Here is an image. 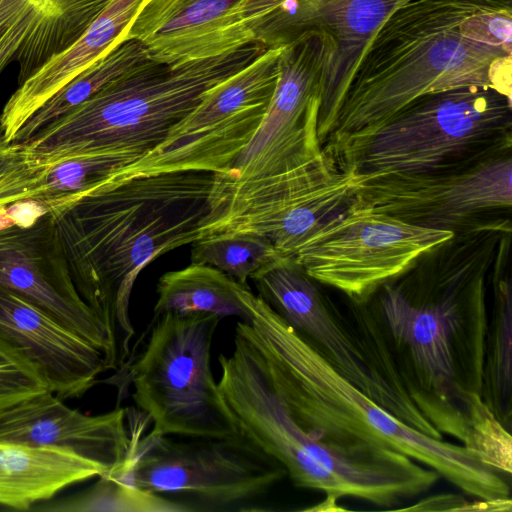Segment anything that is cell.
Returning a JSON list of instances; mask_svg holds the SVG:
<instances>
[{"mask_svg": "<svg viewBox=\"0 0 512 512\" xmlns=\"http://www.w3.org/2000/svg\"><path fill=\"white\" fill-rule=\"evenodd\" d=\"M415 406L485 463L502 467L512 437L480 396L488 314L481 270L382 285L367 302Z\"/></svg>", "mask_w": 512, "mask_h": 512, "instance_id": "cell-1", "label": "cell"}, {"mask_svg": "<svg viewBox=\"0 0 512 512\" xmlns=\"http://www.w3.org/2000/svg\"><path fill=\"white\" fill-rule=\"evenodd\" d=\"M250 322L235 325L232 351L278 408L312 438L340 446L393 449L433 469L466 494L511 500V475L463 445L402 423L337 373L249 287L239 286Z\"/></svg>", "mask_w": 512, "mask_h": 512, "instance_id": "cell-2", "label": "cell"}, {"mask_svg": "<svg viewBox=\"0 0 512 512\" xmlns=\"http://www.w3.org/2000/svg\"><path fill=\"white\" fill-rule=\"evenodd\" d=\"M214 174L137 177L51 214L82 299L106 326L123 368L135 335L134 283L150 262L200 238Z\"/></svg>", "mask_w": 512, "mask_h": 512, "instance_id": "cell-3", "label": "cell"}, {"mask_svg": "<svg viewBox=\"0 0 512 512\" xmlns=\"http://www.w3.org/2000/svg\"><path fill=\"white\" fill-rule=\"evenodd\" d=\"M512 0H411L366 47L323 148L368 133L417 97L465 86L511 97L512 53L466 38L460 24Z\"/></svg>", "mask_w": 512, "mask_h": 512, "instance_id": "cell-4", "label": "cell"}, {"mask_svg": "<svg viewBox=\"0 0 512 512\" xmlns=\"http://www.w3.org/2000/svg\"><path fill=\"white\" fill-rule=\"evenodd\" d=\"M217 384L235 435L283 466L296 487L325 493L324 504L335 506L349 496L392 508L428 491L440 478L393 449L312 438L239 367L223 372Z\"/></svg>", "mask_w": 512, "mask_h": 512, "instance_id": "cell-5", "label": "cell"}, {"mask_svg": "<svg viewBox=\"0 0 512 512\" xmlns=\"http://www.w3.org/2000/svg\"><path fill=\"white\" fill-rule=\"evenodd\" d=\"M511 97L485 86L430 92L374 130L324 148L366 176L457 171L510 152Z\"/></svg>", "mask_w": 512, "mask_h": 512, "instance_id": "cell-6", "label": "cell"}, {"mask_svg": "<svg viewBox=\"0 0 512 512\" xmlns=\"http://www.w3.org/2000/svg\"><path fill=\"white\" fill-rule=\"evenodd\" d=\"M266 50L249 43L222 55L178 66L154 61L101 89L22 142L39 153L102 148L148 152L205 93Z\"/></svg>", "mask_w": 512, "mask_h": 512, "instance_id": "cell-7", "label": "cell"}, {"mask_svg": "<svg viewBox=\"0 0 512 512\" xmlns=\"http://www.w3.org/2000/svg\"><path fill=\"white\" fill-rule=\"evenodd\" d=\"M258 295L329 365L409 427L442 440L409 397L368 305L349 301L342 314L293 257H281L251 278Z\"/></svg>", "mask_w": 512, "mask_h": 512, "instance_id": "cell-8", "label": "cell"}, {"mask_svg": "<svg viewBox=\"0 0 512 512\" xmlns=\"http://www.w3.org/2000/svg\"><path fill=\"white\" fill-rule=\"evenodd\" d=\"M130 446L108 476L158 494L185 498L194 511H252L286 476L277 461L237 436L188 438L143 431L149 419L128 414Z\"/></svg>", "mask_w": 512, "mask_h": 512, "instance_id": "cell-9", "label": "cell"}, {"mask_svg": "<svg viewBox=\"0 0 512 512\" xmlns=\"http://www.w3.org/2000/svg\"><path fill=\"white\" fill-rule=\"evenodd\" d=\"M221 319L212 313L166 312L153 318L131 366L132 397L153 435L182 438L236 436L211 367Z\"/></svg>", "mask_w": 512, "mask_h": 512, "instance_id": "cell-10", "label": "cell"}, {"mask_svg": "<svg viewBox=\"0 0 512 512\" xmlns=\"http://www.w3.org/2000/svg\"><path fill=\"white\" fill-rule=\"evenodd\" d=\"M330 47L311 35L283 47L279 77L267 112L229 169L214 175L210 193L253 183L288 181L335 168L317 125Z\"/></svg>", "mask_w": 512, "mask_h": 512, "instance_id": "cell-11", "label": "cell"}, {"mask_svg": "<svg viewBox=\"0 0 512 512\" xmlns=\"http://www.w3.org/2000/svg\"><path fill=\"white\" fill-rule=\"evenodd\" d=\"M281 49H266L210 88L162 142L114 172L101 189L164 173L224 174L251 141L267 112L279 77Z\"/></svg>", "mask_w": 512, "mask_h": 512, "instance_id": "cell-12", "label": "cell"}, {"mask_svg": "<svg viewBox=\"0 0 512 512\" xmlns=\"http://www.w3.org/2000/svg\"><path fill=\"white\" fill-rule=\"evenodd\" d=\"M454 237L452 231L407 223L351 198L310 233L293 258L317 283L365 304L382 285Z\"/></svg>", "mask_w": 512, "mask_h": 512, "instance_id": "cell-13", "label": "cell"}, {"mask_svg": "<svg viewBox=\"0 0 512 512\" xmlns=\"http://www.w3.org/2000/svg\"><path fill=\"white\" fill-rule=\"evenodd\" d=\"M411 0H246L243 17L255 42L283 48L321 35L331 48L317 133L329 137L355 69L383 23Z\"/></svg>", "mask_w": 512, "mask_h": 512, "instance_id": "cell-14", "label": "cell"}, {"mask_svg": "<svg viewBox=\"0 0 512 512\" xmlns=\"http://www.w3.org/2000/svg\"><path fill=\"white\" fill-rule=\"evenodd\" d=\"M355 175L352 199L359 205L455 236L467 228L489 229L481 220L512 206L510 153L457 171Z\"/></svg>", "mask_w": 512, "mask_h": 512, "instance_id": "cell-15", "label": "cell"}, {"mask_svg": "<svg viewBox=\"0 0 512 512\" xmlns=\"http://www.w3.org/2000/svg\"><path fill=\"white\" fill-rule=\"evenodd\" d=\"M0 285L24 296L100 349L119 369L109 332L73 282L54 217L0 231Z\"/></svg>", "mask_w": 512, "mask_h": 512, "instance_id": "cell-16", "label": "cell"}, {"mask_svg": "<svg viewBox=\"0 0 512 512\" xmlns=\"http://www.w3.org/2000/svg\"><path fill=\"white\" fill-rule=\"evenodd\" d=\"M246 0H148L126 40L169 66L216 57L255 42L243 18Z\"/></svg>", "mask_w": 512, "mask_h": 512, "instance_id": "cell-17", "label": "cell"}, {"mask_svg": "<svg viewBox=\"0 0 512 512\" xmlns=\"http://www.w3.org/2000/svg\"><path fill=\"white\" fill-rule=\"evenodd\" d=\"M0 335L37 366L62 400L83 396L109 371L105 354L95 345L1 285Z\"/></svg>", "mask_w": 512, "mask_h": 512, "instance_id": "cell-18", "label": "cell"}, {"mask_svg": "<svg viewBox=\"0 0 512 512\" xmlns=\"http://www.w3.org/2000/svg\"><path fill=\"white\" fill-rule=\"evenodd\" d=\"M127 408L90 415L46 391L0 408V441L68 448L110 470L130 446Z\"/></svg>", "mask_w": 512, "mask_h": 512, "instance_id": "cell-19", "label": "cell"}, {"mask_svg": "<svg viewBox=\"0 0 512 512\" xmlns=\"http://www.w3.org/2000/svg\"><path fill=\"white\" fill-rule=\"evenodd\" d=\"M354 171L267 198L246 203L211 220L201 238L225 234H256L268 238L284 256L294 257L310 233L352 198Z\"/></svg>", "mask_w": 512, "mask_h": 512, "instance_id": "cell-20", "label": "cell"}, {"mask_svg": "<svg viewBox=\"0 0 512 512\" xmlns=\"http://www.w3.org/2000/svg\"><path fill=\"white\" fill-rule=\"evenodd\" d=\"M147 1L110 0L76 41L17 86L0 113L9 143H14L19 130L46 101L126 41L130 25Z\"/></svg>", "mask_w": 512, "mask_h": 512, "instance_id": "cell-21", "label": "cell"}, {"mask_svg": "<svg viewBox=\"0 0 512 512\" xmlns=\"http://www.w3.org/2000/svg\"><path fill=\"white\" fill-rule=\"evenodd\" d=\"M110 0H0V76L13 62L17 86L76 41Z\"/></svg>", "mask_w": 512, "mask_h": 512, "instance_id": "cell-22", "label": "cell"}, {"mask_svg": "<svg viewBox=\"0 0 512 512\" xmlns=\"http://www.w3.org/2000/svg\"><path fill=\"white\" fill-rule=\"evenodd\" d=\"M109 471L68 448L0 441V506L28 511L71 485Z\"/></svg>", "mask_w": 512, "mask_h": 512, "instance_id": "cell-23", "label": "cell"}, {"mask_svg": "<svg viewBox=\"0 0 512 512\" xmlns=\"http://www.w3.org/2000/svg\"><path fill=\"white\" fill-rule=\"evenodd\" d=\"M511 233L500 243L493 280V304L487 322L480 396L498 422L512 429V281L504 269Z\"/></svg>", "mask_w": 512, "mask_h": 512, "instance_id": "cell-24", "label": "cell"}, {"mask_svg": "<svg viewBox=\"0 0 512 512\" xmlns=\"http://www.w3.org/2000/svg\"><path fill=\"white\" fill-rule=\"evenodd\" d=\"M240 284L224 272L206 264L190 263L168 271L157 282L153 318L166 313H212L220 319L235 316L250 322L251 313L240 300Z\"/></svg>", "mask_w": 512, "mask_h": 512, "instance_id": "cell-25", "label": "cell"}, {"mask_svg": "<svg viewBox=\"0 0 512 512\" xmlns=\"http://www.w3.org/2000/svg\"><path fill=\"white\" fill-rule=\"evenodd\" d=\"M152 60L144 46L126 40L100 58L46 101L23 125L14 140L22 143L109 84L137 71Z\"/></svg>", "mask_w": 512, "mask_h": 512, "instance_id": "cell-26", "label": "cell"}, {"mask_svg": "<svg viewBox=\"0 0 512 512\" xmlns=\"http://www.w3.org/2000/svg\"><path fill=\"white\" fill-rule=\"evenodd\" d=\"M44 512H193L182 500L139 488L104 474L88 489L34 505Z\"/></svg>", "mask_w": 512, "mask_h": 512, "instance_id": "cell-27", "label": "cell"}, {"mask_svg": "<svg viewBox=\"0 0 512 512\" xmlns=\"http://www.w3.org/2000/svg\"><path fill=\"white\" fill-rule=\"evenodd\" d=\"M272 242L256 234H225L200 238L192 243L191 263L210 265L242 286L273 261L283 257Z\"/></svg>", "mask_w": 512, "mask_h": 512, "instance_id": "cell-28", "label": "cell"}, {"mask_svg": "<svg viewBox=\"0 0 512 512\" xmlns=\"http://www.w3.org/2000/svg\"><path fill=\"white\" fill-rule=\"evenodd\" d=\"M49 390L37 366L0 335V408Z\"/></svg>", "mask_w": 512, "mask_h": 512, "instance_id": "cell-29", "label": "cell"}, {"mask_svg": "<svg viewBox=\"0 0 512 512\" xmlns=\"http://www.w3.org/2000/svg\"><path fill=\"white\" fill-rule=\"evenodd\" d=\"M460 30L468 39L512 53V4L480 9L464 18Z\"/></svg>", "mask_w": 512, "mask_h": 512, "instance_id": "cell-30", "label": "cell"}, {"mask_svg": "<svg viewBox=\"0 0 512 512\" xmlns=\"http://www.w3.org/2000/svg\"><path fill=\"white\" fill-rule=\"evenodd\" d=\"M47 213L44 205L33 199L19 200L0 206V231L13 226H30Z\"/></svg>", "mask_w": 512, "mask_h": 512, "instance_id": "cell-31", "label": "cell"}, {"mask_svg": "<svg viewBox=\"0 0 512 512\" xmlns=\"http://www.w3.org/2000/svg\"><path fill=\"white\" fill-rule=\"evenodd\" d=\"M22 143H9L0 124V174L21 153Z\"/></svg>", "mask_w": 512, "mask_h": 512, "instance_id": "cell-32", "label": "cell"}]
</instances>
